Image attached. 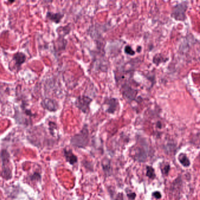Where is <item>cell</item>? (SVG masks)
<instances>
[{
  "label": "cell",
  "instance_id": "1",
  "mask_svg": "<svg viewBox=\"0 0 200 200\" xmlns=\"http://www.w3.org/2000/svg\"><path fill=\"white\" fill-rule=\"evenodd\" d=\"M89 142V132L85 126L82 130L76 135H74L70 140V143L73 146L78 147H85Z\"/></svg>",
  "mask_w": 200,
  "mask_h": 200
},
{
  "label": "cell",
  "instance_id": "2",
  "mask_svg": "<svg viewBox=\"0 0 200 200\" xmlns=\"http://www.w3.org/2000/svg\"><path fill=\"white\" fill-rule=\"evenodd\" d=\"M188 2H183L175 6L171 11V17L177 21H184L186 18V11L188 8Z\"/></svg>",
  "mask_w": 200,
  "mask_h": 200
},
{
  "label": "cell",
  "instance_id": "3",
  "mask_svg": "<svg viewBox=\"0 0 200 200\" xmlns=\"http://www.w3.org/2000/svg\"><path fill=\"white\" fill-rule=\"evenodd\" d=\"M92 99L88 96L83 95L79 96L75 102L76 106L84 113H87L90 110V105Z\"/></svg>",
  "mask_w": 200,
  "mask_h": 200
},
{
  "label": "cell",
  "instance_id": "4",
  "mask_svg": "<svg viewBox=\"0 0 200 200\" xmlns=\"http://www.w3.org/2000/svg\"><path fill=\"white\" fill-rule=\"evenodd\" d=\"M1 160L3 162V177L7 179H10L11 178L12 174H11V171L9 168V167L7 166V164L9 163V160H10V155L8 153L4 150L1 153Z\"/></svg>",
  "mask_w": 200,
  "mask_h": 200
},
{
  "label": "cell",
  "instance_id": "5",
  "mask_svg": "<svg viewBox=\"0 0 200 200\" xmlns=\"http://www.w3.org/2000/svg\"><path fill=\"white\" fill-rule=\"evenodd\" d=\"M122 95L124 99L127 100L128 102H132L135 99L137 94V90L133 89L129 85H124L121 89Z\"/></svg>",
  "mask_w": 200,
  "mask_h": 200
},
{
  "label": "cell",
  "instance_id": "6",
  "mask_svg": "<svg viewBox=\"0 0 200 200\" xmlns=\"http://www.w3.org/2000/svg\"><path fill=\"white\" fill-rule=\"evenodd\" d=\"M104 104L108 106L106 112L109 114H114L120 107L118 99L115 97L106 98Z\"/></svg>",
  "mask_w": 200,
  "mask_h": 200
},
{
  "label": "cell",
  "instance_id": "7",
  "mask_svg": "<svg viewBox=\"0 0 200 200\" xmlns=\"http://www.w3.org/2000/svg\"><path fill=\"white\" fill-rule=\"evenodd\" d=\"M42 106L49 110V111H55L58 109V105L57 102L54 101V100L51 99H45L42 102Z\"/></svg>",
  "mask_w": 200,
  "mask_h": 200
},
{
  "label": "cell",
  "instance_id": "8",
  "mask_svg": "<svg viewBox=\"0 0 200 200\" xmlns=\"http://www.w3.org/2000/svg\"><path fill=\"white\" fill-rule=\"evenodd\" d=\"M64 154L66 161L70 164H74L77 162L78 159L77 156L72 152L71 150H66L65 149L64 150Z\"/></svg>",
  "mask_w": 200,
  "mask_h": 200
},
{
  "label": "cell",
  "instance_id": "9",
  "mask_svg": "<svg viewBox=\"0 0 200 200\" xmlns=\"http://www.w3.org/2000/svg\"><path fill=\"white\" fill-rule=\"evenodd\" d=\"M63 17V15L60 13H52V12H48L47 13V17L49 19L52 20V21L56 22V23H58L61 21V19L62 18V17Z\"/></svg>",
  "mask_w": 200,
  "mask_h": 200
},
{
  "label": "cell",
  "instance_id": "10",
  "mask_svg": "<svg viewBox=\"0 0 200 200\" xmlns=\"http://www.w3.org/2000/svg\"><path fill=\"white\" fill-rule=\"evenodd\" d=\"M135 157L138 161H144L146 158V153L143 149H141L140 147H138L135 150Z\"/></svg>",
  "mask_w": 200,
  "mask_h": 200
},
{
  "label": "cell",
  "instance_id": "11",
  "mask_svg": "<svg viewBox=\"0 0 200 200\" xmlns=\"http://www.w3.org/2000/svg\"><path fill=\"white\" fill-rule=\"evenodd\" d=\"M26 55L22 52H18L14 56V59L15 60L16 64L18 66L22 65L26 61Z\"/></svg>",
  "mask_w": 200,
  "mask_h": 200
},
{
  "label": "cell",
  "instance_id": "12",
  "mask_svg": "<svg viewBox=\"0 0 200 200\" xmlns=\"http://www.w3.org/2000/svg\"><path fill=\"white\" fill-rule=\"evenodd\" d=\"M167 60V58L163 57V55L161 54H157L153 57V62L156 65H159L163 62H166Z\"/></svg>",
  "mask_w": 200,
  "mask_h": 200
},
{
  "label": "cell",
  "instance_id": "13",
  "mask_svg": "<svg viewBox=\"0 0 200 200\" xmlns=\"http://www.w3.org/2000/svg\"><path fill=\"white\" fill-rule=\"evenodd\" d=\"M179 160L180 163L184 166V167H188L190 165V161L187 156L184 154L181 153L179 156Z\"/></svg>",
  "mask_w": 200,
  "mask_h": 200
},
{
  "label": "cell",
  "instance_id": "14",
  "mask_svg": "<svg viewBox=\"0 0 200 200\" xmlns=\"http://www.w3.org/2000/svg\"><path fill=\"white\" fill-rule=\"evenodd\" d=\"M146 169H147V172H146L147 176L150 179H154L156 177V174H155L154 168L152 167L151 166H147Z\"/></svg>",
  "mask_w": 200,
  "mask_h": 200
},
{
  "label": "cell",
  "instance_id": "15",
  "mask_svg": "<svg viewBox=\"0 0 200 200\" xmlns=\"http://www.w3.org/2000/svg\"><path fill=\"white\" fill-rule=\"evenodd\" d=\"M124 51V52L126 53V54L130 55V56H133L135 54L134 51L133 49L132 46H129V45H126V46H125Z\"/></svg>",
  "mask_w": 200,
  "mask_h": 200
},
{
  "label": "cell",
  "instance_id": "16",
  "mask_svg": "<svg viewBox=\"0 0 200 200\" xmlns=\"http://www.w3.org/2000/svg\"><path fill=\"white\" fill-rule=\"evenodd\" d=\"M170 166L169 164H167V165L165 166L163 168V169L162 170V172L165 175H167L169 171H170Z\"/></svg>",
  "mask_w": 200,
  "mask_h": 200
},
{
  "label": "cell",
  "instance_id": "17",
  "mask_svg": "<svg viewBox=\"0 0 200 200\" xmlns=\"http://www.w3.org/2000/svg\"><path fill=\"white\" fill-rule=\"evenodd\" d=\"M153 196L156 199H160L161 198V194L159 191H155L153 193Z\"/></svg>",
  "mask_w": 200,
  "mask_h": 200
},
{
  "label": "cell",
  "instance_id": "18",
  "mask_svg": "<svg viewBox=\"0 0 200 200\" xmlns=\"http://www.w3.org/2000/svg\"><path fill=\"white\" fill-rule=\"evenodd\" d=\"M136 194H135L134 192H132V193H130V194H128V197L130 199H131V200L134 199V198H136Z\"/></svg>",
  "mask_w": 200,
  "mask_h": 200
},
{
  "label": "cell",
  "instance_id": "19",
  "mask_svg": "<svg viewBox=\"0 0 200 200\" xmlns=\"http://www.w3.org/2000/svg\"><path fill=\"white\" fill-rule=\"evenodd\" d=\"M141 47L140 46H138L137 48V51L138 52H140L141 51Z\"/></svg>",
  "mask_w": 200,
  "mask_h": 200
}]
</instances>
